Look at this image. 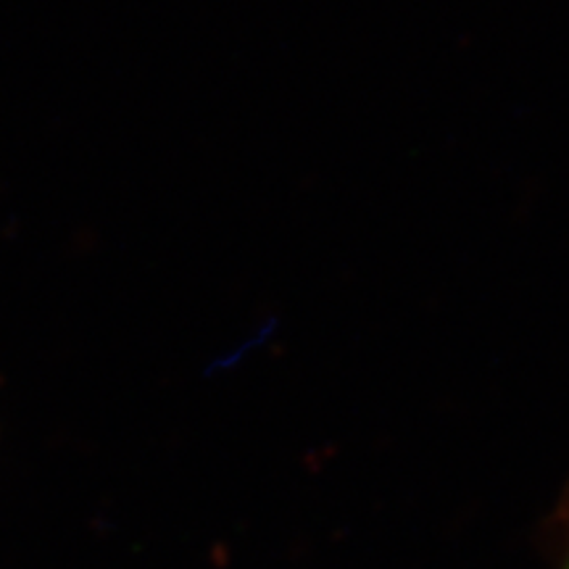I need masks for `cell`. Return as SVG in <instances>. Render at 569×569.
<instances>
[{"label": "cell", "instance_id": "6da1fadb", "mask_svg": "<svg viewBox=\"0 0 569 569\" xmlns=\"http://www.w3.org/2000/svg\"><path fill=\"white\" fill-rule=\"evenodd\" d=\"M567 569H569V561H567Z\"/></svg>", "mask_w": 569, "mask_h": 569}]
</instances>
